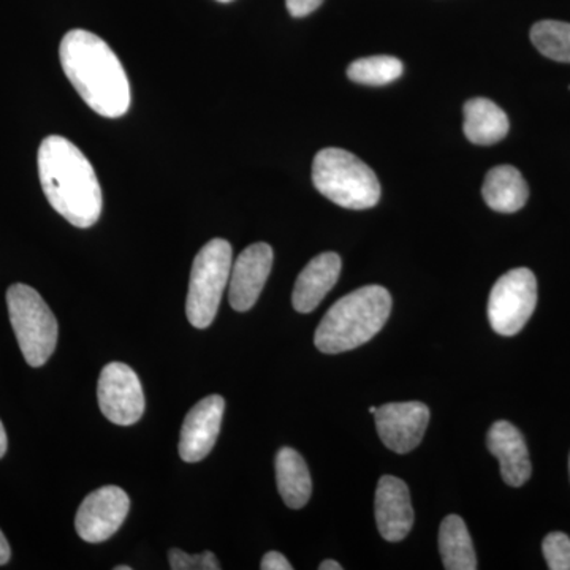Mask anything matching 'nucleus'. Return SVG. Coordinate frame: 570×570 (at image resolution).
Returning a JSON list of instances; mask_svg holds the SVG:
<instances>
[{"instance_id":"nucleus-31","label":"nucleus","mask_w":570,"mask_h":570,"mask_svg":"<svg viewBox=\"0 0 570 570\" xmlns=\"http://www.w3.org/2000/svg\"><path fill=\"white\" fill-rule=\"evenodd\" d=\"M217 2L228 3L232 2V0H217Z\"/></svg>"},{"instance_id":"nucleus-7","label":"nucleus","mask_w":570,"mask_h":570,"mask_svg":"<svg viewBox=\"0 0 570 570\" xmlns=\"http://www.w3.org/2000/svg\"><path fill=\"white\" fill-rule=\"evenodd\" d=\"M538 305V281L528 268H515L499 277L491 288L489 321L501 336H515L530 321Z\"/></svg>"},{"instance_id":"nucleus-8","label":"nucleus","mask_w":570,"mask_h":570,"mask_svg":"<svg viewBox=\"0 0 570 570\" xmlns=\"http://www.w3.org/2000/svg\"><path fill=\"white\" fill-rule=\"evenodd\" d=\"M100 411L115 425L137 423L145 412V393L132 367L112 362L104 367L97 387Z\"/></svg>"},{"instance_id":"nucleus-13","label":"nucleus","mask_w":570,"mask_h":570,"mask_svg":"<svg viewBox=\"0 0 570 570\" xmlns=\"http://www.w3.org/2000/svg\"><path fill=\"white\" fill-rule=\"evenodd\" d=\"M376 523L382 538L387 542H400L406 539L414 527V509L411 493L403 480L384 475L376 490Z\"/></svg>"},{"instance_id":"nucleus-14","label":"nucleus","mask_w":570,"mask_h":570,"mask_svg":"<svg viewBox=\"0 0 570 570\" xmlns=\"http://www.w3.org/2000/svg\"><path fill=\"white\" fill-rule=\"evenodd\" d=\"M487 448L491 455L499 460L502 479L508 485L519 489L530 480L532 472L530 452L523 434L512 423L504 420L493 423L487 434Z\"/></svg>"},{"instance_id":"nucleus-23","label":"nucleus","mask_w":570,"mask_h":570,"mask_svg":"<svg viewBox=\"0 0 570 570\" xmlns=\"http://www.w3.org/2000/svg\"><path fill=\"white\" fill-rule=\"evenodd\" d=\"M170 568L174 570H219L220 564L212 551L202 554H187L183 550L174 549L168 554Z\"/></svg>"},{"instance_id":"nucleus-21","label":"nucleus","mask_w":570,"mask_h":570,"mask_svg":"<svg viewBox=\"0 0 570 570\" xmlns=\"http://www.w3.org/2000/svg\"><path fill=\"white\" fill-rule=\"evenodd\" d=\"M531 41L546 58L570 63V24L562 21H539L532 26Z\"/></svg>"},{"instance_id":"nucleus-17","label":"nucleus","mask_w":570,"mask_h":570,"mask_svg":"<svg viewBox=\"0 0 570 570\" xmlns=\"http://www.w3.org/2000/svg\"><path fill=\"white\" fill-rule=\"evenodd\" d=\"M509 118L504 110L489 99L478 97L464 104V135L474 145H494L509 134Z\"/></svg>"},{"instance_id":"nucleus-30","label":"nucleus","mask_w":570,"mask_h":570,"mask_svg":"<svg viewBox=\"0 0 570 570\" xmlns=\"http://www.w3.org/2000/svg\"><path fill=\"white\" fill-rule=\"evenodd\" d=\"M376 411H377V407H374V406H373V407H370V412H371V414H373V415H374V412H376Z\"/></svg>"},{"instance_id":"nucleus-19","label":"nucleus","mask_w":570,"mask_h":570,"mask_svg":"<svg viewBox=\"0 0 570 570\" xmlns=\"http://www.w3.org/2000/svg\"><path fill=\"white\" fill-rule=\"evenodd\" d=\"M439 551L448 570H475L478 557L466 523L459 515L445 517L439 528Z\"/></svg>"},{"instance_id":"nucleus-16","label":"nucleus","mask_w":570,"mask_h":570,"mask_svg":"<svg viewBox=\"0 0 570 570\" xmlns=\"http://www.w3.org/2000/svg\"><path fill=\"white\" fill-rule=\"evenodd\" d=\"M483 200L493 212L517 213L527 205L530 189L523 175L512 165L491 168L482 187Z\"/></svg>"},{"instance_id":"nucleus-9","label":"nucleus","mask_w":570,"mask_h":570,"mask_svg":"<svg viewBox=\"0 0 570 570\" xmlns=\"http://www.w3.org/2000/svg\"><path fill=\"white\" fill-rule=\"evenodd\" d=\"M130 509V499L119 487L108 485L92 491L78 509L75 527L78 535L89 543L105 542L119 528Z\"/></svg>"},{"instance_id":"nucleus-29","label":"nucleus","mask_w":570,"mask_h":570,"mask_svg":"<svg viewBox=\"0 0 570 570\" xmlns=\"http://www.w3.org/2000/svg\"><path fill=\"white\" fill-rule=\"evenodd\" d=\"M132 568H129V566H118V568H115V570H130Z\"/></svg>"},{"instance_id":"nucleus-32","label":"nucleus","mask_w":570,"mask_h":570,"mask_svg":"<svg viewBox=\"0 0 570 570\" xmlns=\"http://www.w3.org/2000/svg\"><path fill=\"white\" fill-rule=\"evenodd\" d=\"M569 472H570V456H569Z\"/></svg>"},{"instance_id":"nucleus-1","label":"nucleus","mask_w":570,"mask_h":570,"mask_svg":"<svg viewBox=\"0 0 570 570\" xmlns=\"http://www.w3.org/2000/svg\"><path fill=\"white\" fill-rule=\"evenodd\" d=\"M59 58L71 86L97 115L121 118L129 111V80L107 41L96 33L73 29L63 37Z\"/></svg>"},{"instance_id":"nucleus-28","label":"nucleus","mask_w":570,"mask_h":570,"mask_svg":"<svg viewBox=\"0 0 570 570\" xmlns=\"http://www.w3.org/2000/svg\"><path fill=\"white\" fill-rule=\"evenodd\" d=\"M318 569L321 570H343V566L340 564V562L333 561V560H326L322 562L321 566H318Z\"/></svg>"},{"instance_id":"nucleus-24","label":"nucleus","mask_w":570,"mask_h":570,"mask_svg":"<svg viewBox=\"0 0 570 570\" xmlns=\"http://www.w3.org/2000/svg\"><path fill=\"white\" fill-rule=\"evenodd\" d=\"M324 0H285L288 13L295 18L307 17V14L316 11Z\"/></svg>"},{"instance_id":"nucleus-18","label":"nucleus","mask_w":570,"mask_h":570,"mask_svg":"<svg viewBox=\"0 0 570 570\" xmlns=\"http://www.w3.org/2000/svg\"><path fill=\"white\" fill-rule=\"evenodd\" d=\"M276 482L287 508H305L313 493V480L305 460L296 450L284 448L277 452Z\"/></svg>"},{"instance_id":"nucleus-6","label":"nucleus","mask_w":570,"mask_h":570,"mask_svg":"<svg viewBox=\"0 0 570 570\" xmlns=\"http://www.w3.org/2000/svg\"><path fill=\"white\" fill-rule=\"evenodd\" d=\"M232 257L230 243L220 238L212 239L195 257L186 302L187 318L195 328L213 324L230 281Z\"/></svg>"},{"instance_id":"nucleus-10","label":"nucleus","mask_w":570,"mask_h":570,"mask_svg":"<svg viewBox=\"0 0 570 570\" xmlns=\"http://www.w3.org/2000/svg\"><path fill=\"white\" fill-rule=\"evenodd\" d=\"M430 415V407L419 401L389 403L374 412L382 442L401 455L419 448L425 436Z\"/></svg>"},{"instance_id":"nucleus-27","label":"nucleus","mask_w":570,"mask_h":570,"mask_svg":"<svg viewBox=\"0 0 570 570\" xmlns=\"http://www.w3.org/2000/svg\"><path fill=\"white\" fill-rule=\"evenodd\" d=\"M7 452V433L2 422H0V459L6 455Z\"/></svg>"},{"instance_id":"nucleus-12","label":"nucleus","mask_w":570,"mask_h":570,"mask_svg":"<svg viewBox=\"0 0 570 570\" xmlns=\"http://www.w3.org/2000/svg\"><path fill=\"white\" fill-rule=\"evenodd\" d=\"M273 249L266 243H255L239 254L232 265L228 299L235 311L246 313L257 303L272 273Z\"/></svg>"},{"instance_id":"nucleus-25","label":"nucleus","mask_w":570,"mask_h":570,"mask_svg":"<svg viewBox=\"0 0 570 570\" xmlns=\"http://www.w3.org/2000/svg\"><path fill=\"white\" fill-rule=\"evenodd\" d=\"M262 570H292L294 566L288 562L284 554L279 551H269L264 558H262Z\"/></svg>"},{"instance_id":"nucleus-11","label":"nucleus","mask_w":570,"mask_h":570,"mask_svg":"<svg viewBox=\"0 0 570 570\" xmlns=\"http://www.w3.org/2000/svg\"><path fill=\"white\" fill-rule=\"evenodd\" d=\"M224 411L225 400L219 395L206 396L190 409L179 439V456L186 463H197L209 455L219 436Z\"/></svg>"},{"instance_id":"nucleus-3","label":"nucleus","mask_w":570,"mask_h":570,"mask_svg":"<svg viewBox=\"0 0 570 570\" xmlns=\"http://www.w3.org/2000/svg\"><path fill=\"white\" fill-rule=\"evenodd\" d=\"M392 313V295L382 285H365L337 299L322 318L314 344L324 354L354 351L384 328Z\"/></svg>"},{"instance_id":"nucleus-20","label":"nucleus","mask_w":570,"mask_h":570,"mask_svg":"<svg viewBox=\"0 0 570 570\" xmlns=\"http://www.w3.org/2000/svg\"><path fill=\"white\" fill-rule=\"evenodd\" d=\"M404 66L393 56H371L356 59L347 67V77L358 85L384 86L403 75Z\"/></svg>"},{"instance_id":"nucleus-26","label":"nucleus","mask_w":570,"mask_h":570,"mask_svg":"<svg viewBox=\"0 0 570 570\" xmlns=\"http://www.w3.org/2000/svg\"><path fill=\"white\" fill-rule=\"evenodd\" d=\"M11 557V550L9 546V540L6 539L3 532L0 531V566L7 564Z\"/></svg>"},{"instance_id":"nucleus-15","label":"nucleus","mask_w":570,"mask_h":570,"mask_svg":"<svg viewBox=\"0 0 570 570\" xmlns=\"http://www.w3.org/2000/svg\"><path fill=\"white\" fill-rule=\"evenodd\" d=\"M341 268L343 262L336 253H324L314 257L296 279L292 295L295 311L302 314L313 313L326 294L335 287Z\"/></svg>"},{"instance_id":"nucleus-5","label":"nucleus","mask_w":570,"mask_h":570,"mask_svg":"<svg viewBox=\"0 0 570 570\" xmlns=\"http://www.w3.org/2000/svg\"><path fill=\"white\" fill-rule=\"evenodd\" d=\"M10 322L26 362L43 366L58 344L59 326L39 292L26 284L11 285L7 291Z\"/></svg>"},{"instance_id":"nucleus-4","label":"nucleus","mask_w":570,"mask_h":570,"mask_svg":"<svg viewBox=\"0 0 570 570\" xmlns=\"http://www.w3.org/2000/svg\"><path fill=\"white\" fill-rule=\"evenodd\" d=\"M313 183L318 193L347 209H370L381 200L376 174L354 154L340 148L317 153Z\"/></svg>"},{"instance_id":"nucleus-2","label":"nucleus","mask_w":570,"mask_h":570,"mask_svg":"<svg viewBox=\"0 0 570 570\" xmlns=\"http://www.w3.org/2000/svg\"><path fill=\"white\" fill-rule=\"evenodd\" d=\"M39 176L45 197L63 219L78 228L92 227L102 214V189L91 163L67 138L41 141Z\"/></svg>"},{"instance_id":"nucleus-22","label":"nucleus","mask_w":570,"mask_h":570,"mask_svg":"<svg viewBox=\"0 0 570 570\" xmlns=\"http://www.w3.org/2000/svg\"><path fill=\"white\" fill-rule=\"evenodd\" d=\"M543 557L551 570H570V539L564 532H551L543 539Z\"/></svg>"}]
</instances>
